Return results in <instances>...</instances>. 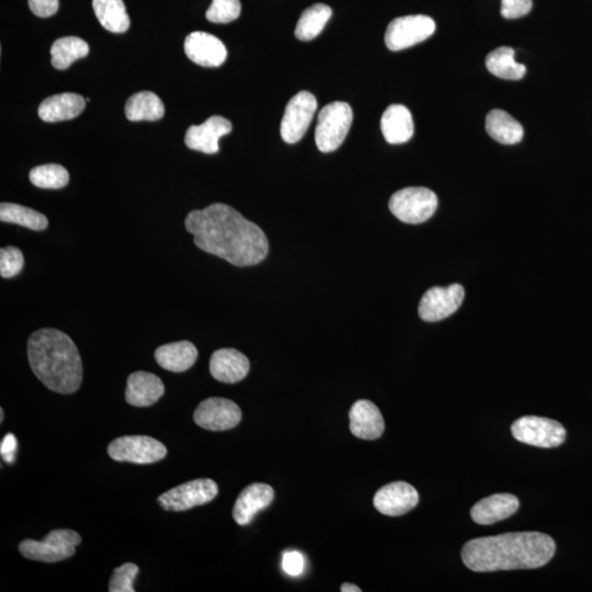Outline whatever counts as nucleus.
Returning <instances> with one entry per match:
<instances>
[{"label": "nucleus", "instance_id": "obj_1", "mask_svg": "<svg viewBox=\"0 0 592 592\" xmlns=\"http://www.w3.org/2000/svg\"><path fill=\"white\" fill-rule=\"evenodd\" d=\"M185 225L198 248L236 267L258 265L268 255L264 230L228 204L195 209L188 214Z\"/></svg>", "mask_w": 592, "mask_h": 592}, {"label": "nucleus", "instance_id": "obj_2", "mask_svg": "<svg viewBox=\"0 0 592 592\" xmlns=\"http://www.w3.org/2000/svg\"><path fill=\"white\" fill-rule=\"evenodd\" d=\"M554 539L539 532L505 533L471 539L462 549L466 568L476 573L542 568L555 554Z\"/></svg>", "mask_w": 592, "mask_h": 592}, {"label": "nucleus", "instance_id": "obj_3", "mask_svg": "<svg viewBox=\"0 0 592 592\" xmlns=\"http://www.w3.org/2000/svg\"><path fill=\"white\" fill-rule=\"evenodd\" d=\"M31 369L47 389L59 394H73L82 382V363L76 345L65 333L42 328L28 342Z\"/></svg>", "mask_w": 592, "mask_h": 592}, {"label": "nucleus", "instance_id": "obj_4", "mask_svg": "<svg viewBox=\"0 0 592 592\" xmlns=\"http://www.w3.org/2000/svg\"><path fill=\"white\" fill-rule=\"evenodd\" d=\"M354 112L350 104L335 102L325 106L318 114L315 130L317 149L330 153L342 146L353 123Z\"/></svg>", "mask_w": 592, "mask_h": 592}, {"label": "nucleus", "instance_id": "obj_5", "mask_svg": "<svg viewBox=\"0 0 592 592\" xmlns=\"http://www.w3.org/2000/svg\"><path fill=\"white\" fill-rule=\"evenodd\" d=\"M82 543L80 534L66 529L51 531L42 541L24 539L19 544L20 554L25 558L44 563H56L74 557Z\"/></svg>", "mask_w": 592, "mask_h": 592}, {"label": "nucleus", "instance_id": "obj_6", "mask_svg": "<svg viewBox=\"0 0 592 592\" xmlns=\"http://www.w3.org/2000/svg\"><path fill=\"white\" fill-rule=\"evenodd\" d=\"M389 207L393 216L407 224L428 221L438 208V198L431 189L410 187L392 196Z\"/></svg>", "mask_w": 592, "mask_h": 592}, {"label": "nucleus", "instance_id": "obj_7", "mask_svg": "<svg viewBox=\"0 0 592 592\" xmlns=\"http://www.w3.org/2000/svg\"><path fill=\"white\" fill-rule=\"evenodd\" d=\"M110 458L118 462L153 464L164 460L167 449L164 444L148 436H125L114 439L108 447Z\"/></svg>", "mask_w": 592, "mask_h": 592}, {"label": "nucleus", "instance_id": "obj_8", "mask_svg": "<svg viewBox=\"0 0 592 592\" xmlns=\"http://www.w3.org/2000/svg\"><path fill=\"white\" fill-rule=\"evenodd\" d=\"M513 438L518 442L539 448H557L564 443L565 428L552 419L526 416L518 419L511 426Z\"/></svg>", "mask_w": 592, "mask_h": 592}, {"label": "nucleus", "instance_id": "obj_9", "mask_svg": "<svg viewBox=\"0 0 592 592\" xmlns=\"http://www.w3.org/2000/svg\"><path fill=\"white\" fill-rule=\"evenodd\" d=\"M434 31L436 23L428 15H405L391 21L386 29L385 44L391 51L405 50L431 38Z\"/></svg>", "mask_w": 592, "mask_h": 592}, {"label": "nucleus", "instance_id": "obj_10", "mask_svg": "<svg viewBox=\"0 0 592 592\" xmlns=\"http://www.w3.org/2000/svg\"><path fill=\"white\" fill-rule=\"evenodd\" d=\"M218 487L209 479L187 481L159 497L160 505L167 511H186L216 500Z\"/></svg>", "mask_w": 592, "mask_h": 592}, {"label": "nucleus", "instance_id": "obj_11", "mask_svg": "<svg viewBox=\"0 0 592 592\" xmlns=\"http://www.w3.org/2000/svg\"><path fill=\"white\" fill-rule=\"evenodd\" d=\"M317 110L313 93L300 92L286 104L281 121V138L287 144H296L306 135Z\"/></svg>", "mask_w": 592, "mask_h": 592}, {"label": "nucleus", "instance_id": "obj_12", "mask_svg": "<svg viewBox=\"0 0 592 592\" xmlns=\"http://www.w3.org/2000/svg\"><path fill=\"white\" fill-rule=\"evenodd\" d=\"M242 411L228 398L211 397L199 404L193 415L199 427L209 432L233 429L242 421Z\"/></svg>", "mask_w": 592, "mask_h": 592}, {"label": "nucleus", "instance_id": "obj_13", "mask_svg": "<svg viewBox=\"0 0 592 592\" xmlns=\"http://www.w3.org/2000/svg\"><path fill=\"white\" fill-rule=\"evenodd\" d=\"M464 296L463 286L460 285L433 286L424 293L419 303V316L428 323L442 321L459 310Z\"/></svg>", "mask_w": 592, "mask_h": 592}, {"label": "nucleus", "instance_id": "obj_14", "mask_svg": "<svg viewBox=\"0 0 592 592\" xmlns=\"http://www.w3.org/2000/svg\"><path fill=\"white\" fill-rule=\"evenodd\" d=\"M419 495L415 487L406 481H394L376 491L374 499L375 510L385 516L405 515L418 505Z\"/></svg>", "mask_w": 592, "mask_h": 592}, {"label": "nucleus", "instance_id": "obj_15", "mask_svg": "<svg viewBox=\"0 0 592 592\" xmlns=\"http://www.w3.org/2000/svg\"><path fill=\"white\" fill-rule=\"evenodd\" d=\"M233 125L228 119L213 115L201 125H191L187 130L185 143L188 149L202 151L204 154H217L218 140L232 132Z\"/></svg>", "mask_w": 592, "mask_h": 592}, {"label": "nucleus", "instance_id": "obj_16", "mask_svg": "<svg viewBox=\"0 0 592 592\" xmlns=\"http://www.w3.org/2000/svg\"><path fill=\"white\" fill-rule=\"evenodd\" d=\"M185 52L189 60L203 67H218L228 59V50L223 42L202 31L187 36Z\"/></svg>", "mask_w": 592, "mask_h": 592}, {"label": "nucleus", "instance_id": "obj_17", "mask_svg": "<svg viewBox=\"0 0 592 592\" xmlns=\"http://www.w3.org/2000/svg\"><path fill=\"white\" fill-rule=\"evenodd\" d=\"M275 490L263 483L251 484L240 492L233 508V518L238 525L245 527L253 522L257 513L271 505Z\"/></svg>", "mask_w": 592, "mask_h": 592}, {"label": "nucleus", "instance_id": "obj_18", "mask_svg": "<svg viewBox=\"0 0 592 592\" xmlns=\"http://www.w3.org/2000/svg\"><path fill=\"white\" fill-rule=\"evenodd\" d=\"M249 370L248 358L236 349H219L209 359V374L225 384H234L244 380Z\"/></svg>", "mask_w": 592, "mask_h": 592}, {"label": "nucleus", "instance_id": "obj_19", "mask_svg": "<svg viewBox=\"0 0 592 592\" xmlns=\"http://www.w3.org/2000/svg\"><path fill=\"white\" fill-rule=\"evenodd\" d=\"M350 432L363 440L379 439L384 432L383 416L374 403L360 400L354 403L349 412Z\"/></svg>", "mask_w": 592, "mask_h": 592}, {"label": "nucleus", "instance_id": "obj_20", "mask_svg": "<svg viewBox=\"0 0 592 592\" xmlns=\"http://www.w3.org/2000/svg\"><path fill=\"white\" fill-rule=\"evenodd\" d=\"M165 394V385L159 376L138 371L131 374L125 390V401L135 407H150Z\"/></svg>", "mask_w": 592, "mask_h": 592}, {"label": "nucleus", "instance_id": "obj_21", "mask_svg": "<svg viewBox=\"0 0 592 592\" xmlns=\"http://www.w3.org/2000/svg\"><path fill=\"white\" fill-rule=\"evenodd\" d=\"M519 500L511 494H495L476 502L471 515L474 522L481 526L494 525L515 515L519 510Z\"/></svg>", "mask_w": 592, "mask_h": 592}, {"label": "nucleus", "instance_id": "obj_22", "mask_svg": "<svg viewBox=\"0 0 592 592\" xmlns=\"http://www.w3.org/2000/svg\"><path fill=\"white\" fill-rule=\"evenodd\" d=\"M86 106V99L81 94L65 92L46 98L39 107V117L44 122H61L75 119Z\"/></svg>", "mask_w": 592, "mask_h": 592}, {"label": "nucleus", "instance_id": "obj_23", "mask_svg": "<svg viewBox=\"0 0 592 592\" xmlns=\"http://www.w3.org/2000/svg\"><path fill=\"white\" fill-rule=\"evenodd\" d=\"M381 130L390 144H403L413 135L412 115L403 104H392L382 115Z\"/></svg>", "mask_w": 592, "mask_h": 592}, {"label": "nucleus", "instance_id": "obj_24", "mask_svg": "<svg viewBox=\"0 0 592 592\" xmlns=\"http://www.w3.org/2000/svg\"><path fill=\"white\" fill-rule=\"evenodd\" d=\"M198 359L196 345L190 342H178L160 345L155 351V360L162 369L180 374L192 368Z\"/></svg>", "mask_w": 592, "mask_h": 592}, {"label": "nucleus", "instance_id": "obj_25", "mask_svg": "<svg viewBox=\"0 0 592 592\" xmlns=\"http://www.w3.org/2000/svg\"><path fill=\"white\" fill-rule=\"evenodd\" d=\"M486 131L492 140L505 145L520 143L525 135L522 125L504 110L495 109L487 114Z\"/></svg>", "mask_w": 592, "mask_h": 592}, {"label": "nucleus", "instance_id": "obj_26", "mask_svg": "<svg viewBox=\"0 0 592 592\" xmlns=\"http://www.w3.org/2000/svg\"><path fill=\"white\" fill-rule=\"evenodd\" d=\"M165 106L154 92H141L129 98L125 115L130 121H157L164 117Z\"/></svg>", "mask_w": 592, "mask_h": 592}, {"label": "nucleus", "instance_id": "obj_27", "mask_svg": "<svg viewBox=\"0 0 592 592\" xmlns=\"http://www.w3.org/2000/svg\"><path fill=\"white\" fill-rule=\"evenodd\" d=\"M515 50L501 46L486 57V67L492 75L507 81H519L525 77L527 67L515 60Z\"/></svg>", "mask_w": 592, "mask_h": 592}, {"label": "nucleus", "instance_id": "obj_28", "mask_svg": "<svg viewBox=\"0 0 592 592\" xmlns=\"http://www.w3.org/2000/svg\"><path fill=\"white\" fill-rule=\"evenodd\" d=\"M99 23L110 33L123 34L130 28V17L123 0H92Z\"/></svg>", "mask_w": 592, "mask_h": 592}, {"label": "nucleus", "instance_id": "obj_29", "mask_svg": "<svg viewBox=\"0 0 592 592\" xmlns=\"http://www.w3.org/2000/svg\"><path fill=\"white\" fill-rule=\"evenodd\" d=\"M333 10L327 5L316 4L304 10L296 28V36L301 41H311L319 34L332 18Z\"/></svg>", "mask_w": 592, "mask_h": 592}, {"label": "nucleus", "instance_id": "obj_30", "mask_svg": "<svg viewBox=\"0 0 592 592\" xmlns=\"http://www.w3.org/2000/svg\"><path fill=\"white\" fill-rule=\"evenodd\" d=\"M89 53L85 41L77 36H65L56 40L51 47V63L56 70H66L73 63L83 59Z\"/></svg>", "mask_w": 592, "mask_h": 592}, {"label": "nucleus", "instance_id": "obj_31", "mask_svg": "<svg viewBox=\"0 0 592 592\" xmlns=\"http://www.w3.org/2000/svg\"><path fill=\"white\" fill-rule=\"evenodd\" d=\"M0 221L17 224L33 230H44L49 227V219L44 214L15 203L0 204Z\"/></svg>", "mask_w": 592, "mask_h": 592}, {"label": "nucleus", "instance_id": "obj_32", "mask_svg": "<svg viewBox=\"0 0 592 592\" xmlns=\"http://www.w3.org/2000/svg\"><path fill=\"white\" fill-rule=\"evenodd\" d=\"M29 178L34 186L41 189H62L70 181L68 171L57 164L34 167L31 170Z\"/></svg>", "mask_w": 592, "mask_h": 592}, {"label": "nucleus", "instance_id": "obj_33", "mask_svg": "<svg viewBox=\"0 0 592 592\" xmlns=\"http://www.w3.org/2000/svg\"><path fill=\"white\" fill-rule=\"evenodd\" d=\"M242 13L239 0H212L206 17L209 23L228 24L238 19Z\"/></svg>", "mask_w": 592, "mask_h": 592}, {"label": "nucleus", "instance_id": "obj_34", "mask_svg": "<svg viewBox=\"0 0 592 592\" xmlns=\"http://www.w3.org/2000/svg\"><path fill=\"white\" fill-rule=\"evenodd\" d=\"M24 257L23 251L14 246L0 249V276L10 279L23 271Z\"/></svg>", "mask_w": 592, "mask_h": 592}, {"label": "nucleus", "instance_id": "obj_35", "mask_svg": "<svg viewBox=\"0 0 592 592\" xmlns=\"http://www.w3.org/2000/svg\"><path fill=\"white\" fill-rule=\"evenodd\" d=\"M140 572L138 565L127 563L115 568L109 583L110 592H134L133 583Z\"/></svg>", "mask_w": 592, "mask_h": 592}, {"label": "nucleus", "instance_id": "obj_36", "mask_svg": "<svg viewBox=\"0 0 592 592\" xmlns=\"http://www.w3.org/2000/svg\"><path fill=\"white\" fill-rule=\"evenodd\" d=\"M532 9V0H501V15L506 19L521 18Z\"/></svg>", "mask_w": 592, "mask_h": 592}, {"label": "nucleus", "instance_id": "obj_37", "mask_svg": "<svg viewBox=\"0 0 592 592\" xmlns=\"http://www.w3.org/2000/svg\"><path fill=\"white\" fill-rule=\"evenodd\" d=\"M59 0H29L31 12L41 18L51 17L59 10Z\"/></svg>", "mask_w": 592, "mask_h": 592}, {"label": "nucleus", "instance_id": "obj_38", "mask_svg": "<svg viewBox=\"0 0 592 592\" xmlns=\"http://www.w3.org/2000/svg\"><path fill=\"white\" fill-rule=\"evenodd\" d=\"M282 566L286 574L298 576L303 573L306 563H304V558L301 553L286 552L283 555Z\"/></svg>", "mask_w": 592, "mask_h": 592}, {"label": "nucleus", "instance_id": "obj_39", "mask_svg": "<svg viewBox=\"0 0 592 592\" xmlns=\"http://www.w3.org/2000/svg\"><path fill=\"white\" fill-rule=\"evenodd\" d=\"M18 442L13 433H8L3 439L0 444V453L5 462L8 464L15 463V452H17Z\"/></svg>", "mask_w": 592, "mask_h": 592}, {"label": "nucleus", "instance_id": "obj_40", "mask_svg": "<svg viewBox=\"0 0 592 592\" xmlns=\"http://www.w3.org/2000/svg\"><path fill=\"white\" fill-rule=\"evenodd\" d=\"M342 590L343 592H361V589L359 588L358 586H355L354 584H344L342 586Z\"/></svg>", "mask_w": 592, "mask_h": 592}, {"label": "nucleus", "instance_id": "obj_41", "mask_svg": "<svg viewBox=\"0 0 592 592\" xmlns=\"http://www.w3.org/2000/svg\"><path fill=\"white\" fill-rule=\"evenodd\" d=\"M0 416H2V418H0V422H4V410H3V408H2V410H0Z\"/></svg>", "mask_w": 592, "mask_h": 592}]
</instances>
